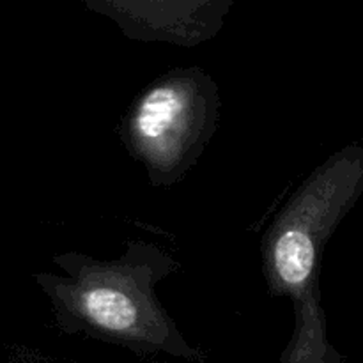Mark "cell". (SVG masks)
<instances>
[{"instance_id":"obj_1","label":"cell","mask_w":363,"mask_h":363,"mask_svg":"<svg viewBox=\"0 0 363 363\" xmlns=\"http://www.w3.org/2000/svg\"><path fill=\"white\" fill-rule=\"evenodd\" d=\"M62 273H35L64 333H84L137 354L167 353L201 360L176 321L160 303L156 287L179 272V262L155 243L131 240L117 259L103 261L80 252L53 255Z\"/></svg>"},{"instance_id":"obj_2","label":"cell","mask_w":363,"mask_h":363,"mask_svg":"<svg viewBox=\"0 0 363 363\" xmlns=\"http://www.w3.org/2000/svg\"><path fill=\"white\" fill-rule=\"evenodd\" d=\"M362 195L363 145L350 144L301 181L262 236L266 286L294 314L280 363H344L330 342L319 284L326 245Z\"/></svg>"},{"instance_id":"obj_3","label":"cell","mask_w":363,"mask_h":363,"mask_svg":"<svg viewBox=\"0 0 363 363\" xmlns=\"http://www.w3.org/2000/svg\"><path fill=\"white\" fill-rule=\"evenodd\" d=\"M218 85L202 67H174L152 80L123 116L119 137L156 188L181 183L218 126Z\"/></svg>"},{"instance_id":"obj_4","label":"cell","mask_w":363,"mask_h":363,"mask_svg":"<svg viewBox=\"0 0 363 363\" xmlns=\"http://www.w3.org/2000/svg\"><path fill=\"white\" fill-rule=\"evenodd\" d=\"M131 41L194 48L223 28L234 0H82Z\"/></svg>"}]
</instances>
